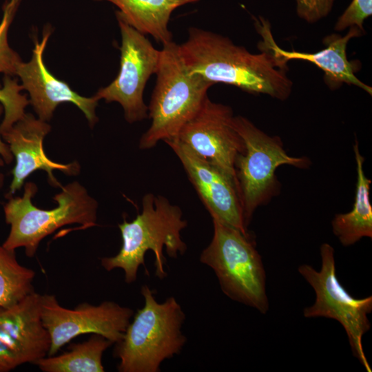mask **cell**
<instances>
[{"label": "cell", "instance_id": "cell-23", "mask_svg": "<svg viewBox=\"0 0 372 372\" xmlns=\"http://www.w3.org/2000/svg\"><path fill=\"white\" fill-rule=\"evenodd\" d=\"M371 14L372 0H352L349 6L338 17L334 30L340 32L356 26L364 32V22Z\"/></svg>", "mask_w": 372, "mask_h": 372}, {"label": "cell", "instance_id": "cell-10", "mask_svg": "<svg viewBox=\"0 0 372 372\" xmlns=\"http://www.w3.org/2000/svg\"><path fill=\"white\" fill-rule=\"evenodd\" d=\"M133 316L132 309L112 301L99 305L83 302L71 309L62 307L54 295H41V320L51 340L48 355H55L85 333L100 335L116 344L123 338Z\"/></svg>", "mask_w": 372, "mask_h": 372}, {"label": "cell", "instance_id": "cell-25", "mask_svg": "<svg viewBox=\"0 0 372 372\" xmlns=\"http://www.w3.org/2000/svg\"><path fill=\"white\" fill-rule=\"evenodd\" d=\"M3 113V107L0 103V118ZM13 154L10 149L8 144L2 140V136L0 133V165H3V161L6 164H10L13 160Z\"/></svg>", "mask_w": 372, "mask_h": 372}, {"label": "cell", "instance_id": "cell-16", "mask_svg": "<svg viewBox=\"0 0 372 372\" xmlns=\"http://www.w3.org/2000/svg\"><path fill=\"white\" fill-rule=\"evenodd\" d=\"M253 18L256 30L261 35V41L287 62L303 60L313 63L323 71L324 81L331 90H336L346 83L358 87L369 94H372L371 87L355 76L360 68L358 61H350L347 59V48L349 41L364 34L356 26L349 28L344 36L337 33L326 36L322 40L324 45L322 50L307 53L283 50L275 41L269 21L261 16Z\"/></svg>", "mask_w": 372, "mask_h": 372}, {"label": "cell", "instance_id": "cell-14", "mask_svg": "<svg viewBox=\"0 0 372 372\" xmlns=\"http://www.w3.org/2000/svg\"><path fill=\"white\" fill-rule=\"evenodd\" d=\"M52 33L47 26L41 41L34 37L32 58L22 62L17 71L23 90L28 92L31 104L40 120L49 121L56 107L63 103H72L84 114L89 124L93 127L98 121L95 110L99 99L94 95L85 97L72 90L69 85L56 79L49 72L43 62V52Z\"/></svg>", "mask_w": 372, "mask_h": 372}, {"label": "cell", "instance_id": "cell-19", "mask_svg": "<svg viewBox=\"0 0 372 372\" xmlns=\"http://www.w3.org/2000/svg\"><path fill=\"white\" fill-rule=\"evenodd\" d=\"M112 344L105 337L92 334L86 341L72 344L68 351L47 355L34 364L43 372H104L103 354Z\"/></svg>", "mask_w": 372, "mask_h": 372}, {"label": "cell", "instance_id": "cell-1", "mask_svg": "<svg viewBox=\"0 0 372 372\" xmlns=\"http://www.w3.org/2000/svg\"><path fill=\"white\" fill-rule=\"evenodd\" d=\"M178 48L189 71L214 85L223 83L281 101L292 92L288 62L261 41V52L254 54L227 37L192 27Z\"/></svg>", "mask_w": 372, "mask_h": 372}, {"label": "cell", "instance_id": "cell-20", "mask_svg": "<svg viewBox=\"0 0 372 372\" xmlns=\"http://www.w3.org/2000/svg\"><path fill=\"white\" fill-rule=\"evenodd\" d=\"M35 272L19 263L15 250L0 245V307H9L34 292Z\"/></svg>", "mask_w": 372, "mask_h": 372}, {"label": "cell", "instance_id": "cell-26", "mask_svg": "<svg viewBox=\"0 0 372 372\" xmlns=\"http://www.w3.org/2000/svg\"><path fill=\"white\" fill-rule=\"evenodd\" d=\"M4 182V175L2 173H0V189L3 187Z\"/></svg>", "mask_w": 372, "mask_h": 372}, {"label": "cell", "instance_id": "cell-8", "mask_svg": "<svg viewBox=\"0 0 372 372\" xmlns=\"http://www.w3.org/2000/svg\"><path fill=\"white\" fill-rule=\"evenodd\" d=\"M322 266L320 271L311 265H301L298 271L313 289L314 303L304 309L305 318L324 317L340 323L348 337L353 355L368 372H371L364 354L362 338L371 327L368 314L372 311V296L355 298L338 279L334 249L328 243L320 248Z\"/></svg>", "mask_w": 372, "mask_h": 372}, {"label": "cell", "instance_id": "cell-2", "mask_svg": "<svg viewBox=\"0 0 372 372\" xmlns=\"http://www.w3.org/2000/svg\"><path fill=\"white\" fill-rule=\"evenodd\" d=\"M187 226L178 206L163 196L147 194L142 198L141 213L131 222L124 218L118 224L123 241L120 251L114 256L101 258V265L107 271L123 269L125 282L131 284L136 280L139 267H145L146 252L151 250L155 256V274L163 279L167 276L163 247L172 258L184 254L187 247L180 232Z\"/></svg>", "mask_w": 372, "mask_h": 372}, {"label": "cell", "instance_id": "cell-24", "mask_svg": "<svg viewBox=\"0 0 372 372\" xmlns=\"http://www.w3.org/2000/svg\"><path fill=\"white\" fill-rule=\"evenodd\" d=\"M335 0H296L298 16L309 23L326 17L331 11Z\"/></svg>", "mask_w": 372, "mask_h": 372}, {"label": "cell", "instance_id": "cell-15", "mask_svg": "<svg viewBox=\"0 0 372 372\" xmlns=\"http://www.w3.org/2000/svg\"><path fill=\"white\" fill-rule=\"evenodd\" d=\"M50 130L47 122L36 118L30 113H25L10 130L1 134L2 138L8 144L16 160L6 198L20 190L25 179L34 171H45L48 182L55 187L61 186L54 176V170H59L68 176L79 174L81 166L77 161L61 164L50 160L45 154L43 139Z\"/></svg>", "mask_w": 372, "mask_h": 372}, {"label": "cell", "instance_id": "cell-17", "mask_svg": "<svg viewBox=\"0 0 372 372\" xmlns=\"http://www.w3.org/2000/svg\"><path fill=\"white\" fill-rule=\"evenodd\" d=\"M105 1L116 6L128 24L157 43L172 41L168 24L172 12L178 7L199 0H94Z\"/></svg>", "mask_w": 372, "mask_h": 372}, {"label": "cell", "instance_id": "cell-7", "mask_svg": "<svg viewBox=\"0 0 372 372\" xmlns=\"http://www.w3.org/2000/svg\"><path fill=\"white\" fill-rule=\"evenodd\" d=\"M233 126L242 137L245 149L234 162L237 190L243 218L247 227L258 207L276 195L280 186L276 169L282 165L308 167L307 158L289 156L280 137L271 136L248 118L236 116Z\"/></svg>", "mask_w": 372, "mask_h": 372}, {"label": "cell", "instance_id": "cell-21", "mask_svg": "<svg viewBox=\"0 0 372 372\" xmlns=\"http://www.w3.org/2000/svg\"><path fill=\"white\" fill-rule=\"evenodd\" d=\"M23 90L17 79L5 75L3 85H0V103L4 114L0 124L1 134L10 130L25 115V109L30 101L25 94L21 93Z\"/></svg>", "mask_w": 372, "mask_h": 372}, {"label": "cell", "instance_id": "cell-12", "mask_svg": "<svg viewBox=\"0 0 372 372\" xmlns=\"http://www.w3.org/2000/svg\"><path fill=\"white\" fill-rule=\"evenodd\" d=\"M41 303V295L34 291L12 307H0V372L35 364L48 355L51 340Z\"/></svg>", "mask_w": 372, "mask_h": 372}, {"label": "cell", "instance_id": "cell-4", "mask_svg": "<svg viewBox=\"0 0 372 372\" xmlns=\"http://www.w3.org/2000/svg\"><path fill=\"white\" fill-rule=\"evenodd\" d=\"M160 51L156 85L147 106L151 124L139 141L142 149L176 137L200 110L214 85L189 71L178 45L173 41L163 45Z\"/></svg>", "mask_w": 372, "mask_h": 372}, {"label": "cell", "instance_id": "cell-13", "mask_svg": "<svg viewBox=\"0 0 372 372\" xmlns=\"http://www.w3.org/2000/svg\"><path fill=\"white\" fill-rule=\"evenodd\" d=\"M164 142L179 158L187 177L211 216L249 235L236 183L176 138Z\"/></svg>", "mask_w": 372, "mask_h": 372}, {"label": "cell", "instance_id": "cell-9", "mask_svg": "<svg viewBox=\"0 0 372 372\" xmlns=\"http://www.w3.org/2000/svg\"><path fill=\"white\" fill-rule=\"evenodd\" d=\"M121 34L120 70L115 79L98 90L95 96L106 103L117 102L123 107L125 120L141 121L148 116L143 92L149 77L156 74L161 51L116 11Z\"/></svg>", "mask_w": 372, "mask_h": 372}, {"label": "cell", "instance_id": "cell-11", "mask_svg": "<svg viewBox=\"0 0 372 372\" xmlns=\"http://www.w3.org/2000/svg\"><path fill=\"white\" fill-rule=\"evenodd\" d=\"M233 118L231 107L214 102L207 96L174 138L223 171L236 184L234 162L245 146L233 126Z\"/></svg>", "mask_w": 372, "mask_h": 372}, {"label": "cell", "instance_id": "cell-22", "mask_svg": "<svg viewBox=\"0 0 372 372\" xmlns=\"http://www.w3.org/2000/svg\"><path fill=\"white\" fill-rule=\"evenodd\" d=\"M21 0H5L2 6L3 15L0 22V73L13 76L17 75L22 63L19 54L9 45L8 34Z\"/></svg>", "mask_w": 372, "mask_h": 372}, {"label": "cell", "instance_id": "cell-6", "mask_svg": "<svg viewBox=\"0 0 372 372\" xmlns=\"http://www.w3.org/2000/svg\"><path fill=\"white\" fill-rule=\"evenodd\" d=\"M211 218L213 236L200 254V262L214 271L228 298L265 314L269 308L266 273L255 241L250 234Z\"/></svg>", "mask_w": 372, "mask_h": 372}, {"label": "cell", "instance_id": "cell-18", "mask_svg": "<svg viewBox=\"0 0 372 372\" xmlns=\"http://www.w3.org/2000/svg\"><path fill=\"white\" fill-rule=\"evenodd\" d=\"M353 150L357 171L354 204L350 211L335 214L331 221L334 235L344 247L354 245L364 237L372 238V206L369 196L371 180L364 174V158L360 152L357 141Z\"/></svg>", "mask_w": 372, "mask_h": 372}, {"label": "cell", "instance_id": "cell-3", "mask_svg": "<svg viewBox=\"0 0 372 372\" xmlns=\"http://www.w3.org/2000/svg\"><path fill=\"white\" fill-rule=\"evenodd\" d=\"M144 306L137 310L114 355L119 372H158L163 361L179 354L187 338L182 332L185 314L174 297L158 302L149 286L141 287Z\"/></svg>", "mask_w": 372, "mask_h": 372}, {"label": "cell", "instance_id": "cell-5", "mask_svg": "<svg viewBox=\"0 0 372 372\" xmlns=\"http://www.w3.org/2000/svg\"><path fill=\"white\" fill-rule=\"evenodd\" d=\"M61 191L53 199L57 207L43 209L32 204L37 186L32 182L24 185L21 197H10L3 205L6 222L10 231L3 246L10 250L25 249L27 256L33 257L40 242L59 228L70 224H80V229L96 225L98 203L87 189L74 181L61 186Z\"/></svg>", "mask_w": 372, "mask_h": 372}]
</instances>
